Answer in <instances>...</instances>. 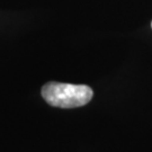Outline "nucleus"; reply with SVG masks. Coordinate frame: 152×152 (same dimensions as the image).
<instances>
[{
	"label": "nucleus",
	"instance_id": "obj_2",
	"mask_svg": "<svg viewBox=\"0 0 152 152\" xmlns=\"http://www.w3.org/2000/svg\"><path fill=\"white\" fill-rule=\"evenodd\" d=\"M151 27H152V23H151Z\"/></svg>",
	"mask_w": 152,
	"mask_h": 152
},
{
	"label": "nucleus",
	"instance_id": "obj_1",
	"mask_svg": "<svg viewBox=\"0 0 152 152\" xmlns=\"http://www.w3.org/2000/svg\"><path fill=\"white\" fill-rule=\"evenodd\" d=\"M92 89L86 85L49 82L42 88V96L53 107L75 108L88 104L92 98Z\"/></svg>",
	"mask_w": 152,
	"mask_h": 152
}]
</instances>
